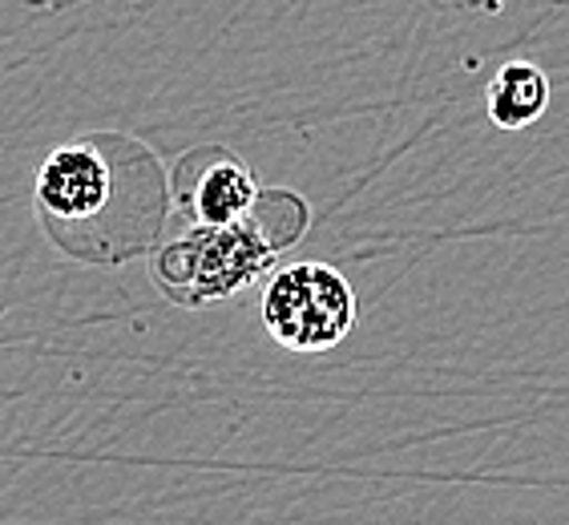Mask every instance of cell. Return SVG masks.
<instances>
[{
    "label": "cell",
    "instance_id": "obj_5",
    "mask_svg": "<svg viewBox=\"0 0 569 525\" xmlns=\"http://www.w3.org/2000/svg\"><path fill=\"white\" fill-rule=\"evenodd\" d=\"M549 110V77L533 61H505L485 86V113L501 130H526Z\"/></svg>",
    "mask_w": 569,
    "mask_h": 525
},
{
    "label": "cell",
    "instance_id": "obj_2",
    "mask_svg": "<svg viewBox=\"0 0 569 525\" xmlns=\"http://www.w3.org/2000/svg\"><path fill=\"white\" fill-rule=\"evenodd\" d=\"M311 210L296 190H263L239 222L187 227L153 251V284L178 307H207L251 287L287 247L303 239Z\"/></svg>",
    "mask_w": 569,
    "mask_h": 525
},
{
    "label": "cell",
    "instance_id": "obj_4",
    "mask_svg": "<svg viewBox=\"0 0 569 525\" xmlns=\"http://www.w3.org/2000/svg\"><path fill=\"white\" fill-rule=\"evenodd\" d=\"M254 170L227 146L182 153L170 170V198L190 227H227L259 202Z\"/></svg>",
    "mask_w": 569,
    "mask_h": 525
},
{
    "label": "cell",
    "instance_id": "obj_3",
    "mask_svg": "<svg viewBox=\"0 0 569 525\" xmlns=\"http://www.w3.org/2000/svg\"><path fill=\"white\" fill-rule=\"evenodd\" d=\"M356 291L328 262H291L263 291V324L287 351H331L356 328Z\"/></svg>",
    "mask_w": 569,
    "mask_h": 525
},
{
    "label": "cell",
    "instance_id": "obj_1",
    "mask_svg": "<svg viewBox=\"0 0 569 525\" xmlns=\"http://www.w3.org/2000/svg\"><path fill=\"white\" fill-rule=\"evenodd\" d=\"M33 202L57 251L89 267H118L158 251L174 198L146 142L126 133H86L44 158Z\"/></svg>",
    "mask_w": 569,
    "mask_h": 525
}]
</instances>
